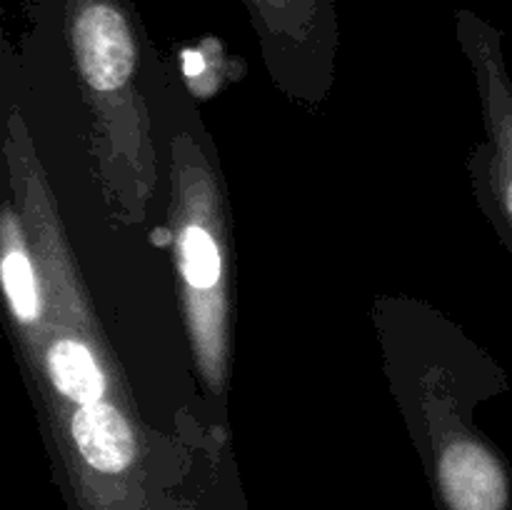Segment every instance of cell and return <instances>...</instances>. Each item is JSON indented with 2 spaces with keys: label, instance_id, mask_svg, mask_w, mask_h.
Segmentation results:
<instances>
[{
  "label": "cell",
  "instance_id": "obj_4",
  "mask_svg": "<svg viewBox=\"0 0 512 510\" xmlns=\"http://www.w3.org/2000/svg\"><path fill=\"white\" fill-rule=\"evenodd\" d=\"M248 10L270 80L300 105L328 100L340 53L335 0H238Z\"/></svg>",
  "mask_w": 512,
  "mask_h": 510
},
{
  "label": "cell",
  "instance_id": "obj_2",
  "mask_svg": "<svg viewBox=\"0 0 512 510\" xmlns=\"http://www.w3.org/2000/svg\"><path fill=\"white\" fill-rule=\"evenodd\" d=\"M168 225L183 328L205 395L225 408L233 365V245L225 180L193 105L168 138Z\"/></svg>",
  "mask_w": 512,
  "mask_h": 510
},
{
  "label": "cell",
  "instance_id": "obj_3",
  "mask_svg": "<svg viewBox=\"0 0 512 510\" xmlns=\"http://www.w3.org/2000/svg\"><path fill=\"white\" fill-rule=\"evenodd\" d=\"M460 50L473 70L483 140L468 158L475 200L512 255V78L503 33L470 8L455 10Z\"/></svg>",
  "mask_w": 512,
  "mask_h": 510
},
{
  "label": "cell",
  "instance_id": "obj_1",
  "mask_svg": "<svg viewBox=\"0 0 512 510\" xmlns=\"http://www.w3.org/2000/svg\"><path fill=\"white\" fill-rule=\"evenodd\" d=\"M35 38L58 53L78 88L85 148L110 218L145 223L160 180L148 85L155 55L133 0H28Z\"/></svg>",
  "mask_w": 512,
  "mask_h": 510
}]
</instances>
